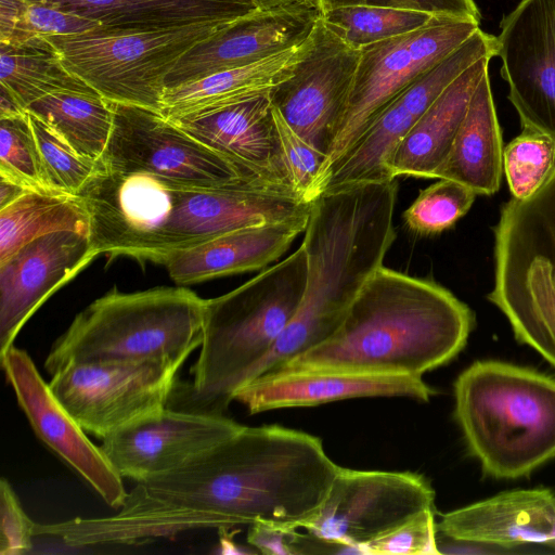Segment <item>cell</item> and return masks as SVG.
Returning a JSON list of instances; mask_svg holds the SVG:
<instances>
[{
  "label": "cell",
  "instance_id": "52a82bcc",
  "mask_svg": "<svg viewBox=\"0 0 555 555\" xmlns=\"http://www.w3.org/2000/svg\"><path fill=\"white\" fill-rule=\"evenodd\" d=\"M205 299L185 287L116 288L80 311L44 361L53 375L69 363L170 358L184 361L203 341Z\"/></svg>",
  "mask_w": 555,
  "mask_h": 555
},
{
  "label": "cell",
  "instance_id": "5bb4252c",
  "mask_svg": "<svg viewBox=\"0 0 555 555\" xmlns=\"http://www.w3.org/2000/svg\"><path fill=\"white\" fill-rule=\"evenodd\" d=\"M359 60L360 50L345 43L321 16L292 74L269 90L285 122L325 157L344 122Z\"/></svg>",
  "mask_w": 555,
  "mask_h": 555
},
{
  "label": "cell",
  "instance_id": "484cf974",
  "mask_svg": "<svg viewBox=\"0 0 555 555\" xmlns=\"http://www.w3.org/2000/svg\"><path fill=\"white\" fill-rule=\"evenodd\" d=\"M492 56L475 62L434 101L399 143L388 162L390 179H434L447 159L472 95Z\"/></svg>",
  "mask_w": 555,
  "mask_h": 555
},
{
  "label": "cell",
  "instance_id": "1f68e13d",
  "mask_svg": "<svg viewBox=\"0 0 555 555\" xmlns=\"http://www.w3.org/2000/svg\"><path fill=\"white\" fill-rule=\"evenodd\" d=\"M0 86L24 109L51 92L90 87L64 67L56 49L46 38L20 44L0 43Z\"/></svg>",
  "mask_w": 555,
  "mask_h": 555
},
{
  "label": "cell",
  "instance_id": "f6af8a7d",
  "mask_svg": "<svg viewBox=\"0 0 555 555\" xmlns=\"http://www.w3.org/2000/svg\"><path fill=\"white\" fill-rule=\"evenodd\" d=\"M15 98L2 86H0V118L12 117L26 113Z\"/></svg>",
  "mask_w": 555,
  "mask_h": 555
},
{
  "label": "cell",
  "instance_id": "8d00e7d4",
  "mask_svg": "<svg viewBox=\"0 0 555 555\" xmlns=\"http://www.w3.org/2000/svg\"><path fill=\"white\" fill-rule=\"evenodd\" d=\"M0 173L31 190L52 191L46 180L28 112L0 118Z\"/></svg>",
  "mask_w": 555,
  "mask_h": 555
},
{
  "label": "cell",
  "instance_id": "4316f807",
  "mask_svg": "<svg viewBox=\"0 0 555 555\" xmlns=\"http://www.w3.org/2000/svg\"><path fill=\"white\" fill-rule=\"evenodd\" d=\"M107 29L149 30L230 23L258 10L248 0H47Z\"/></svg>",
  "mask_w": 555,
  "mask_h": 555
},
{
  "label": "cell",
  "instance_id": "d6986e66",
  "mask_svg": "<svg viewBox=\"0 0 555 555\" xmlns=\"http://www.w3.org/2000/svg\"><path fill=\"white\" fill-rule=\"evenodd\" d=\"M322 16L318 4L256 10L192 47L165 79V88L247 66L304 43Z\"/></svg>",
  "mask_w": 555,
  "mask_h": 555
},
{
  "label": "cell",
  "instance_id": "7dc6e473",
  "mask_svg": "<svg viewBox=\"0 0 555 555\" xmlns=\"http://www.w3.org/2000/svg\"><path fill=\"white\" fill-rule=\"evenodd\" d=\"M229 527H220L218 528L220 531V551L221 554H242V553H251L250 551L241 550L231 538L228 535Z\"/></svg>",
  "mask_w": 555,
  "mask_h": 555
},
{
  "label": "cell",
  "instance_id": "ffe728a7",
  "mask_svg": "<svg viewBox=\"0 0 555 555\" xmlns=\"http://www.w3.org/2000/svg\"><path fill=\"white\" fill-rule=\"evenodd\" d=\"M96 256L88 234L63 230L30 241L0 262V354L37 309Z\"/></svg>",
  "mask_w": 555,
  "mask_h": 555
},
{
  "label": "cell",
  "instance_id": "4fadbf2b",
  "mask_svg": "<svg viewBox=\"0 0 555 555\" xmlns=\"http://www.w3.org/2000/svg\"><path fill=\"white\" fill-rule=\"evenodd\" d=\"M494 55L495 37L478 29L450 55L422 74L383 109L354 145L317 182L313 199L326 192L392 180L388 162L416 121L463 72L481 57Z\"/></svg>",
  "mask_w": 555,
  "mask_h": 555
},
{
  "label": "cell",
  "instance_id": "7bdbcfd3",
  "mask_svg": "<svg viewBox=\"0 0 555 555\" xmlns=\"http://www.w3.org/2000/svg\"><path fill=\"white\" fill-rule=\"evenodd\" d=\"M308 537L289 529L257 521L249 525L247 542L262 554L293 555L307 553Z\"/></svg>",
  "mask_w": 555,
  "mask_h": 555
},
{
  "label": "cell",
  "instance_id": "f546056e",
  "mask_svg": "<svg viewBox=\"0 0 555 555\" xmlns=\"http://www.w3.org/2000/svg\"><path fill=\"white\" fill-rule=\"evenodd\" d=\"M26 111L46 122L81 156L101 160L113 127V108L111 101L92 87L51 92Z\"/></svg>",
  "mask_w": 555,
  "mask_h": 555
},
{
  "label": "cell",
  "instance_id": "60d3db41",
  "mask_svg": "<svg viewBox=\"0 0 555 555\" xmlns=\"http://www.w3.org/2000/svg\"><path fill=\"white\" fill-rule=\"evenodd\" d=\"M36 526L4 477L0 481V554L21 555L33 548Z\"/></svg>",
  "mask_w": 555,
  "mask_h": 555
},
{
  "label": "cell",
  "instance_id": "e0dca14e",
  "mask_svg": "<svg viewBox=\"0 0 555 555\" xmlns=\"http://www.w3.org/2000/svg\"><path fill=\"white\" fill-rule=\"evenodd\" d=\"M1 367L17 403L37 437L74 469L111 507L127 499L122 477L41 377L30 356L11 346L0 354Z\"/></svg>",
  "mask_w": 555,
  "mask_h": 555
},
{
  "label": "cell",
  "instance_id": "f1b7e54d",
  "mask_svg": "<svg viewBox=\"0 0 555 555\" xmlns=\"http://www.w3.org/2000/svg\"><path fill=\"white\" fill-rule=\"evenodd\" d=\"M302 44L247 66L166 89L160 112L166 118H175L268 92L292 74Z\"/></svg>",
  "mask_w": 555,
  "mask_h": 555
},
{
  "label": "cell",
  "instance_id": "f35d334b",
  "mask_svg": "<svg viewBox=\"0 0 555 555\" xmlns=\"http://www.w3.org/2000/svg\"><path fill=\"white\" fill-rule=\"evenodd\" d=\"M436 535L435 514L430 508L360 550L362 554L371 555H437Z\"/></svg>",
  "mask_w": 555,
  "mask_h": 555
},
{
  "label": "cell",
  "instance_id": "277c9868",
  "mask_svg": "<svg viewBox=\"0 0 555 555\" xmlns=\"http://www.w3.org/2000/svg\"><path fill=\"white\" fill-rule=\"evenodd\" d=\"M397 191L393 179L322 193L312 201L301 243L308 266L301 302L249 382L278 370L338 330L396 238Z\"/></svg>",
  "mask_w": 555,
  "mask_h": 555
},
{
  "label": "cell",
  "instance_id": "d590c367",
  "mask_svg": "<svg viewBox=\"0 0 555 555\" xmlns=\"http://www.w3.org/2000/svg\"><path fill=\"white\" fill-rule=\"evenodd\" d=\"M28 114L48 186L54 192L77 196L90 178L102 169L101 162L81 156L40 118Z\"/></svg>",
  "mask_w": 555,
  "mask_h": 555
},
{
  "label": "cell",
  "instance_id": "603a6c76",
  "mask_svg": "<svg viewBox=\"0 0 555 555\" xmlns=\"http://www.w3.org/2000/svg\"><path fill=\"white\" fill-rule=\"evenodd\" d=\"M436 527L450 538L498 545L511 554L555 544V493L545 488L506 491L442 514Z\"/></svg>",
  "mask_w": 555,
  "mask_h": 555
},
{
  "label": "cell",
  "instance_id": "bcb514c9",
  "mask_svg": "<svg viewBox=\"0 0 555 555\" xmlns=\"http://www.w3.org/2000/svg\"><path fill=\"white\" fill-rule=\"evenodd\" d=\"M248 1H250L259 10L287 7V5L298 4V3L317 4L315 0H248Z\"/></svg>",
  "mask_w": 555,
  "mask_h": 555
},
{
  "label": "cell",
  "instance_id": "e575fe53",
  "mask_svg": "<svg viewBox=\"0 0 555 555\" xmlns=\"http://www.w3.org/2000/svg\"><path fill=\"white\" fill-rule=\"evenodd\" d=\"M477 194L470 188L449 179H438L422 190L403 212L410 231L424 236L436 235L452 228L465 216Z\"/></svg>",
  "mask_w": 555,
  "mask_h": 555
},
{
  "label": "cell",
  "instance_id": "44dd1931",
  "mask_svg": "<svg viewBox=\"0 0 555 555\" xmlns=\"http://www.w3.org/2000/svg\"><path fill=\"white\" fill-rule=\"evenodd\" d=\"M167 119L274 189L298 197L285 164L269 91Z\"/></svg>",
  "mask_w": 555,
  "mask_h": 555
},
{
  "label": "cell",
  "instance_id": "9a60e30c",
  "mask_svg": "<svg viewBox=\"0 0 555 555\" xmlns=\"http://www.w3.org/2000/svg\"><path fill=\"white\" fill-rule=\"evenodd\" d=\"M429 482L412 472L338 467L318 513L304 529L337 545L357 547L434 508Z\"/></svg>",
  "mask_w": 555,
  "mask_h": 555
},
{
  "label": "cell",
  "instance_id": "7402d4cb",
  "mask_svg": "<svg viewBox=\"0 0 555 555\" xmlns=\"http://www.w3.org/2000/svg\"><path fill=\"white\" fill-rule=\"evenodd\" d=\"M435 393V389L416 376L279 370L246 384L235 392L233 400L243 404L249 414H256L362 397H408L428 401Z\"/></svg>",
  "mask_w": 555,
  "mask_h": 555
},
{
  "label": "cell",
  "instance_id": "ab89813d",
  "mask_svg": "<svg viewBox=\"0 0 555 555\" xmlns=\"http://www.w3.org/2000/svg\"><path fill=\"white\" fill-rule=\"evenodd\" d=\"M279 138L294 190L298 197L312 202L315 182L325 162V155L304 141L272 106Z\"/></svg>",
  "mask_w": 555,
  "mask_h": 555
},
{
  "label": "cell",
  "instance_id": "9c48e42d",
  "mask_svg": "<svg viewBox=\"0 0 555 555\" xmlns=\"http://www.w3.org/2000/svg\"><path fill=\"white\" fill-rule=\"evenodd\" d=\"M227 24L149 30L103 28L46 39L56 49L64 67L104 99L160 112L167 75L192 47Z\"/></svg>",
  "mask_w": 555,
  "mask_h": 555
},
{
  "label": "cell",
  "instance_id": "8fae6325",
  "mask_svg": "<svg viewBox=\"0 0 555 555\" xmlns=\"http://www.w3.org/2000/svg\"><path fill=\"white\" fill-rule=\"evenodd\" d=\"M478 29V21L439 16L417 30L360 49L347 113L317 182L395 98Z\"/></svg>",
  "mask_w": 555,
  "mask_h": 555
},
{
  "label": "cell",
  "instance_id": "6da1fadb",
  "mask_svg": "<svg viewBox=\"0 0 555 555\" xmlns=\"http://www.w3.org/2000/svg\"><path fill=\"white\" fill-rule=\"evenodd\" d=\"M338 465L320 438L278 425L236 434L169 473L138 482L149 494L220 516L304 528L319 513Z\"/></svg>",
  "mask_w": 555,
  "mask_h": 555
},
{
  "label": "cell",
  "instance_id": "4dcf8cb0",
  "mask_svg": "<svg viewBox=\"0 0 555 555\" xmlns=\"http://www.w3.org/2000/svg\"><path fill=\"white\" fill-rule=\"evenodd\" d=\"M90 218L79 196L30 191L0 209V262L23 245L55 231L89 235Z\"/></svg>",
  "mask_w": 555,
  "mask_h": 555
},
{
  "label": "cell",
  "instance_id": "2e32d148",
  "mask_svg": "<svg viewBox=\"0 0 555 555\" xmlns=\"http://www.w3.org/2000/svg\"><path fill=\"white\" fill-rule=\"evenodd\" d=\"M495 37L501 75L522 128L555 140V0H520Z\"/></svg>",
  "mask_w": 555,
  "mask_h": 555
},
{
  "label": "cell",
  "instance_id": "7a4b0ae2",
  "mask_svg": "<svg viewBox=\"0 0 555 555\" xmlns=\"http://www.w3.org/2000/svg\"><path fill=\"white\" fill-rule=\"evenodd\" d=\"M98 255L163 263L171 253L222 234L308 216L311 203L273 191L199 188L99 170L77 194Z\"/></svg>",
  "mask_w": 555,
  "mask_h": 555
},
{
  "label": "cell",
  "instance_id": "30bf717a",
  "mask_svg": "<svg viewBox=\"0 0 555 555\" xmlns=\"http://www.w3.org/2000/svg\"><path fill=\"white\" fill-rule=\"evenodd\" d=\"M111 104L113 127L100 160L103 170L146 173L199 188L260 189L285 194L188 134L162 112Z\"/></svg>",
  "mask_w": 555,
  "mask_h": 555
},
{
  "label": "cell",
  "instance_id": "83f0119b",
  "mask_svg": "<svg viewBox=\"0 0 555 555\" xmlns=\"http://www.w3.org/2000/svg\"><path fill=\"white\" fill-rule=\"evenodd\" d=\"M503 140L488 72L478 82L449 155L434 179L460 182L492 195L503 177Z\"/></svg>",
  "mask_w": 555,
  "mask_h": 555
},
{
  "label": "cell",
  "instance_id": "3957f363",
  "mask_svg": "<svg viewBox=\"0 0 555 555\" xmlns=\"http://www.w3.org/2000/svg\"><path fill=\"white\" fill-rule=\"evenodd\" d=\"M474 326L472 309L448 288L382 266L331 337L274 371L422 377L455 358Z\"/></svg>",
  "mask_w": 555,
  "mask_h": 555
},
{
  "label": "cell",
  "instance_id": "d6a6232c",
  "mask_svg": "<svg viewBox=\"0 0 555 555\" xmlns=\"http://www.w3.org/2000/svg\"><path fill=\"white\" fill-rule=\"evenodd\" d=\"M439 16L382 7H344L322 13L324 24L356 50L425 27Z\"/></svg>",
  "mask_w": 555,
  "mask_h": 555
},
{
  "label": "cell",
  "instance_id": "5b68a950",
  "mask_svg": "<svg viewBox=\"0 0 555 555\" xmlns=\"http://www.w3.org/2000/svg\"><path fill=\"white\" fill-rule=\"evenodd\" d=\"M300 245L237 288L205 299L203 341L190 373V411L223 414L294 318L307 283Z\"/></svg>",
  "mask_w": 555,
  "mask_h": 555
},
{
  "label": "cell",
  "instance_id": "b9f144b4",
  "mask_svg": "<svg viewBox=\"0 0 555 555\" xmlns=\"http://www.w3.org/2000/svg\"><path fill=\"white\" fill-rule=\"evenodd\" d=\"M321 12L344 7H382L413 10L435 16L480 21L474 0H315Z\"/></svg>",
  "mask_w": 555,
  "mask_h": 555
},
{
  "label": "cell",
  "instance_id": "cb8c5ba5",
  "mask_svg": "<svg viewBox=\"0 0 555 555\" xmlns=\"http://www.w3.org/2000/svg\"><path fill=\"white\" fill-rule=\"evenodd\" d=\"M118 509L115 515L105 518H76L53 525H37L35 533L59 537L70 546H86L129 543L199 528L228 527L218 515L160 500L149 494L139 483Z\"/></svg>",
  "mask_w": 555,
  "mask_h": 555
},
{
  "label": "cell",
  "instance_id": "7c38bea8",
  "mask_svg": "<svg viewBox=\"0 0 555 555\" xmlns=\"http://www.w3.org/2000/svg\"><path fill=\"white\" fill-rule=\"evenodd\" d=\"M183 363L170 358L69 363L51 375L49 386L86 433L102 440L165 409Z\"/></svg>",
  "mask_w": 555,
  "mask_h": 555
},
{
  "label": "cell",
  "instance_id": "ee69618b",
  "mask_svg": "<svg viewBox=\"0 0 555 555\" xmlns=\"http://www.w3.org/2000/svg\"><path fill=\"white\" fill-rule=\"evenodd\" d=\"M31 190L22 182L0 173V209L9 206Z\"/></svg>",
  "mask_w": 555,
  "mask_h": 555
},
{
  "label": "cell",
  "instance_id": "ac0fdd59",
  "mask_svg": "<svg viewBox=\"0 0 555 555\" xmlns=\"http://www.w3.org/2000/svg\"><path fill=\"white\" fill-rule=\"evenodd\" d=\"M243 426L224 414L166 406L103 438L100 447L122 478L140 482L177 469Z\"/></svg>",
  "mask_w": 555,
  "mask_h": 555
},
{
  "label": "cell",
  "instance_id": "74e56055",
  "mask_svg": "<svg viewBox=\"0 0 555 555\" xmlns=\"http://www.w3.org/2000/svg\"><path fill=\"white\" fill-rule=\"evenodd\" d=\"M103 28L95 21L67 12L48 1L23 0L11 34L0 43L20 44L35 38L81 35Z\"/></svg>",
  "mask_w": 555,
  "mask_h": 555
},
{
  "label": "cell",
  "instance_id": "c3c4849f",
  "mask_svg": "<svg viewBox=\"0 0 555 555\" xmlns=\"http://www.w3.org/2000/svg\"><path fill=\"white\" fill-rule=\"evenodd\" d=\"M24 1H27V2H43V1H47V0H24Z\"/></svg>",
  "mask_w": 555,
  "mask_h": 555
},
{
  "label": "cell",
  "instance_id": "ba28073f",
  "mask_svg": "<svg viewBox=\"0 0 555 555\" xmlns=\"http://www.w3.org/2000/svg\"><path fill=\"white\" fill-rule=\"evenodd\" d=\"M494 233V283L487 298L518 341L555 369V170L526 199L501 207Z\"/></svg>",
  "mask_w": 555,
  "mask_h": 555
},
{
  "label": "cell",
  "instance_id": "8992f818",
  "mask_svg": "<svg viewBox=\"0 0 555 555\" xmlns=\"http://www.w3.org/2000/svg\"><path fill=\"white\" fill-rule=\"evenodd\" d=\"M454 415L485 474L516 479L555 457V378L496 360L454 383Z\"/></svg>",
  "mask_w": 555,
  "mask_h": 555
},
{
  "label": "cell",
  "instance_id": "836d02e7",
  "mask_svg": "<svg viewBox=\"0 0 555 555\" xmlns=\"http://www.w3.org/2000/svg\"><path fill=\"white\" fill-rule=\"evenodd\" d=\"M555 170V140L528 128L503 150V171L512 197L526 199L537 193Z\"/></svg>",
  "mask_w": 555,
  "mask_h": 555
},
{
  "label": "cell",
  "instance_id": "d4e9b609",
  "mask_svg": "<svg viewBox=\"0 0 555 555\" xmlns=\"http://www.w3.org/2000/svg\"><path fill=\"white\" fill-rule=\"evenodd\" d=\"M308 217L238 229L176 250L162 264L178 285L259 270L289 248L297 235L305 231Z\"/></svg>",
  "mask_w": 555,
  "mask_h": 555
}]
</instances>
